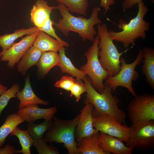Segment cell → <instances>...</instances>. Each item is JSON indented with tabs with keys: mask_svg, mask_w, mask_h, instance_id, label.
<instances>
[{
	"mask_svg": "<svg viewBox=\"0 0 154 154\" xmlns=\"http://www.w3.org/2000/svg\"><path fill=\"white\" fill-rule=\"evenodd\" d=\"M56 9L59 11L62 18L59 19L57 23L52 21L53 25L64 36H69V32L72 31L78 33L83 41L87 40L93 41L97 33L94 27L96 25L101 24L102 22L98 17L100 10L99 6L93 8L89 19L73 16L62 4L59 3Z\"/></svg>",
	"mask_w": 154,
	"mask_h": 154,
	"instance_id": "6da1fadb",
	"label": "cell"
},
{
	"mask_svg": "<svg viewBox=\"0 0 154 154\" xmlns=\"http://www.w3.org/2000/svg\"><path fill=\"white\" fill-rule=\"evenodd\" d=\"M83 80L87 90L84 104L91 103L97 112L110 116L121 124H125L126 114L119 108V100L117 96L112 94L111 90L105 86L102 93H100L93 87L88 76H87Z\"/></svg>",
	"mask_w": 154,
	"mask_h": 154,
	"instance_id": "7a4b0ae2",
	"label": "cell"
},
{
	"mask_svg": "<svg viewBox=\"0 0 154 154\" xmlns=\"http://www.w3.org/2000/svg\"><path fill=\"white\" fill-rule=\"evenodd\" d=\"M138 5L137 14L128 23L123 20H120L118 27L121 31L117 32L109 31L113 41L121 43L126 48L133 44L139 38L145 40L147 37L146 32L149 30L150 24L144 18L149 9L143 1L138 3Z\"/></svg>",
	"mask_w": 154,
	"mask_h": 154,
	"instance_id": "3957f363",
	"label": "cell"
},
{
	"mask_svg": "<svg viewBox=\"0 0 154 154\" xmlns=\"http://www.w3.org/2000/svg\"><path fill=\"white\" fill-rule=\"evenodd\" d=\"M80 114L71 119L63 120L53 116V124L44 134L43 140L52 143H62L69 154H77V143L75 137Z\"/></svg>",
	"mask_w": 154,
	"mask_h": 154,
	"instance_id": "277c9868",
	"label": "cell"
},
{
	"mask_svg": "<svg viewBox=\"0 0 154 154\" xmlns=\"http://www.w3.org/2000/svg\"><path fill=\"white\" fill-rule=\"evenodd\" d=\"M97 33L100 37L98 54L99 60L103 67L108 72L109 76H113L120 71V57L128 49L119 52L113 42L106 24L98 25Z\"/></svg>",
	"mask_w": 154,
	"mask_h": 154,
	"instance_id": "5b68a950",
	"label": "cell"
},
{
	"mask_svg": "<svg viewBox=\"0 0 154 154\" xmlns=\"http://www.w3.org/2000/svg\"><path fill=\"white\" fill-rule=\"evenodd\" d=\"M143 53V49H139L135 60L130 63H127L123 57L120 58L121 68L120 71L113 76H109L105 80L104 85L114 92L116 91L118 87H124L127 88L133 97L137 95L133 87L132 82L139 78L138 72L135 68L137 66L142 63Z\"/></svg>",
	"mask_w": 154,
	"mask_h": 154,
	"instance_id": "8992f818",
	"label": "cell"
},
{
	"mask_svg": "<svg viewBox=\"0 0 154 154\" xmlns=\"http://www.w3.org/2000/svg\"><path fill=\"white\" fill-rule=\"evenodd\" d=\"M99 40L98 35L96 36L93 41V44L85 53L87 63L82 65L80 70L88 76L91 80L93 87L101 94L105 87L104 81L109 76V74L103 67L99 60L98 54Z\"/></svg>",
	"mask_w": 154,
	"mask_h": 154,
	"instance_id": "52a82bcc",
	"label": "cell"
},
{
	"mask_svg": "<svg viewBox=\"0 0 154 154\" xmlns=\"http://www.w3.org/2000/svg\"><path fill=\"white\" fill-rule=\"evenodd\" d=\"M131 133L125 145L139 151L154 148V120L132 123Z\"/></svg>",
	"mask_w": 154,
	"mask_h": 154,
	"instance_id": "ba28073f",
	"label": "cell"
},
{
	"mask_svg": "<svg viewBox=\"0 0 154 154\" xmlns=\"http://www.w3.org/2000/svg\"><path fill=\"white\" fill-rule=\"evenodd\" d=\"M127 110L132 123L154 120V95H136L128 104Z\"/></svg>",
	"mask_w": 154,
	"mask_h": 154,
	"instance_id": "9c48e42d",
	"label": "cell"
},
{
	"mask_svg": "<svg viewBox=\"0 0 154 154\" xmlns=\"http://www.w3.org/2000/svg\"><path fill=\"white\" fill-rule=\"evenodd\" d=\"M92 115L93 126L98 131L116 137L123 142L127 141L131 128L125 124L123 125L110 116L98 113L94 108Z\"/></svg>",
	"mask_w": 154,
	"mask_h": 154,
	"instance_id": "30bf717a",
	"label": "cell"
},
{
	"mask_svg": "<svg viewBox=\"0 0 154 154\" xmlns=\"http://www.w3.org/2000/svg\"><path fill=\"white\" fill-rule=\"evenodd\" d=\"M39 30L26 35L19 42H14L8 49L0 52V61L7 62V66L12 68L18 63L27 50L33 46Z\"/></svg>",
	"mask_w": 154,
	"mask_h": 154,
	"instance_id": "8fae6325",
	"label": "cell"
},
{
	"mask_svg": "<svg viewBox=\"0 0 154 154\" xmlns=\"http://www.w3.org/2000/svg\"><path fill=\"white\" fill-rule=\"evenodd\" d=\"M85 104L80 110L78 122L76 129L75 137L77 143L82 138L92 137L99 132L94 127L93 125V105L90 103Z\"/></svg>",
	"mask_w": 154,
	"mask_h": 154,
	"instance_id": "7c38bea8",
	"label": "cell"
},
{
	"mask_svg": "<svg viewBox=\"0 0 154 154\" xmlns=\"http://www.w3.org/2000/svg\"><path fill=\"white\" fill-rule=\"evenodd\" d=\"M98 145L108 154H132L133 149L127 147L118 138L102 132L99 134Z\"/></svg>",
	"mask_w": 154,
	"mask_h": 154,
	"instance_id": "4fadbf2b",
	"label": "cell"
},
{
	"mask_svg": "<svg viewBox=\"0 0 154 154\" xmlns=\"http://www.w3.org/2000/svg\"><path fill=\"white\" fill-rule=\"evenodd\" d=\"M56 106L43 109L40 108L38 104H33L22 108L17 112L28 122H35L37 120L44 119H53L54 115L57 112Z\"/></svg>",
	"mask_w": 154,
	"mask_h": 154,
	"instance_id": "5bb4252c",
	"label": "cell"
},
{
	"mask_svg": "<svg viewBox=\"0 0 154 154\" xmlns=\"http://www.w3.org/2000/svg\"><path fill=\"white\" fill-rule=\"evenodd\" d=\"M56 9V7L49 6L46 0H37L30 11L31 22L38 29L43 27L50 18L52 10Z\"/></svg>",
	"mask_w": 154,
	"mask_h": 154,
	"instance_id": "9a60e30c",
	"label": "cell"
},
{
	"mask_svg": "<svg viewBox=\"0 0 154 154\" xmlns=\"http://www.w3.org/2000/svg\"><path fill=\"white\" fill-rule=\"evenodd\" d=\"M16 97L19 101L18 108L20 109L33 104H49V102L44 100L38 98L35 94L31 86L29 75L25 78L23 88L17 93Z\"/></svg>",
	"mask_w": 154,
	"mask_h": 154,
	"instance_id": "2e32d148",
	"label": "cell"
},
{
	"mask_svg": "<svg viewBox=\"0 0 154 154\" xmlns=\"http://www.w3.org/2000/svg\"><path fill=\"white\" fill-rule=\"evenodd\" d=\"M141 71L149 86L154 90V49L145 47L143 49Z\"/></svg>",
	"mask_w": 154,
	"mask_h": 154,
	"instance_id": "e0dca14e",
	"label": "cell"
},
{
	"mask_svg": "<svg viewBox=\"0 0 154 154\" xmlns=\"http://www.w3.org/2000/svg\"><path fill=\"white\" fill-rule=\"evenodd\" d=\"M42 52L32 46L26 51L18 63L17 69L22 75L25 76L28 70L34 65H37Z\"/></svg>",
	"mask_w": 154,
	"mask_h": 154,
	"instance_id": "ac0fdd59",
	"label": "cell"
},
{
	"mask_svg": "<svg viewBox=\"0 0 154 154\" xmlns=\"http://www.w3.org/2000/svg\"><path fill=\"white\" fill-rule=\"evenodd\" d=\"M59 55L56 52H42L37 65L38 77H44L53 67L58 66Z\"/></svg>",
	"mask_w": 154,
	"mask_h": 154,
	"instance_id": "d6986e66",
	"label": "cell"
},
{
	"mask_svg": "<svg viewBox=\"0 0 154 154\" xmlns=\"http://www.w3.org/2000/svg\"><path fill=\"white\" fill-rule=\"evenodd\" d=\"M33 46L42 52L49 51L57 52L63 46L56 40L41 30H39Z\"/></svg>",
	"mask_w": 154,
	"mask_h": 154,
	"instance_id": "ffe728a7",
	"label": "cell"
},
{
	"mask_svg": "<svg viewBox=\"0 0 154 154\" xmlns=\"http://www.w3.org/2000/svg\"><path fill=\"white\" fill-rule=\"evenodd\" d=\"M99 132L90 137L82 138L77 143V154H108L98 145Z\"/></svg>",
	"mask_w": 154,
	"mask_h": 154,
	"instance_id": "44dd1931",
	"label": "cell"
},
{
	"mask_svg": "<svg viewBox=\"0 0 154 154\" xmlns=\"http://www.w3.org/2000/svg\"><path fill=\"white\" fill-rule=\"evenodd\" d=\"M65 48L64 46L58 50V66L62 73H66L76 78L83 80L87 76L80 70L76 67L70 59L65 54Z\"/></svg>",
	"mask_w": 154,
	"mask_h": 154,
	"instance_id": "7402d4cb",
	"label": "cell"
},
{
	"mask_svg": "<svg viewBox=\"0 0 154 154\" xmlns=\"http://www.w3.org/2000/svg\"><path fill=\"white\" fill-rule=\"evenodd\" d=\"M23 118L17 113L8 115L5 122L0 127V147H2L8 136L19 124L25 121Z\"/></svg>",
	"mask_w": 154,
	"mask_h": 154,
	"instance_id": "603a6c76",
	"label": "cell"
},
{
	"mask_svg": "<svg viewBox=\"0 0 154 154\" xmlns=\"http://www.w3.org/2000/svg\"><path fill=\"white\" fill-rule=\"evenodd\" d=\"M39 30L36 27H31L27 29L21 28L15 30L14 32L6 34L0 36V46L2 50H6L10 48L17 39L25 35L33 33Z\"/></svg>",
	"mask_w": 154,
	"mask_h": 154,
	"instance_id": "cb8c5ba5",
	"label": "cell"
},
{
	"mask_svg": "<svg viewBox=\"0 0 154 154\" xmlns=\"http://www.w3.org/2000/svg\"><path fill=\"white\" fill-rule=\"evenodd\" d=\"M53 124V119H45L43 122L39 124L35 123L34 122H28L27 130L33 139H39L43 137L45 133Z\"/></svg>",
	"mask_w": 154,
	"mask_h": 154,
	"instance_id": "d4e9b609",
	"label": "cell"
},
{
	"mask_svg": "<svg viewBox=\"0 0 154 154\" xmlns=\"http://www.w3.org/2000/svg\"><path fill=\"white\" fill-rule=\"evenodd\" d=\"M11 135H15L18 139L22 149L20 153L31 154L30 148L33 146V139L27 130L21 129L17 126L11 133Z\"/></svg>",
	"mask_w": 154,
	"mask_h": 154,
	"instance_id": "484cf974",
	"label": "cell"
},
{
	"mask_svg": "<svg viewBox=\"0 0 154 154\" xmlns=\"http://www.w3.org/2000/svg\"><path fill=\"white\" fill-rule=\"evenodd\" d=\"M59 4H63L70 13L81 14L86 17L88 6V0H55Z\"/></svg>",
	"mask_w": 154,
	"mask_h": 154,
	"instance_id": "4316f807",
	"label": "cell"
},
{
	"mask_svg": "<svg viewBox=\"0 0 154 154\" xmlns=\"http://www.w3.org/2000/svg\"><path fill=\"white\" fill-rule=\"evenodd\" d=\"M33 146L39 154H59L58 149L52 144L48 145L42 138L33 139Z\"/></svg>",
	"mask_w": 154,
	"mask_h": 154,
	"instance_id": "83f0119b",
	"label": "cell"
},
{
	"mask_svg": "<svg viewBox=\"0 0 154 154\" xmlns=\"http://www.w3.org/2000/svg\"><path fill=\"white\" fill-rule=\"evenodd\" d=\"M20 90L18 84H14L9 89L0 96V116L2 111L12 98L16 97V95Z\"/></svg>",
	"mask_w": 154,
	"mask_h": 154,
	"instance_id": "f1b7e54d",
	"label": "cell"
},
{
	"mask_svg": "<svg viewBox=\"0 0 154 154\" xmlns=\"http://www.w3.org/2000/svg\"><path fill=\"white\" fill-rule=\"evenodd\" d=\"M86 86L82 80L76 78L75 83L70 89V96H74L76 101L78 102L80 100L81 95L84 93L86 92Z\"/></svg>",
	"mask_w": 154,
	"mask_h": 154,
	"instance_id": "f546056e",
	"label": "cell"
},
{
	"mask_svg": "<svg viewBox=\"0 0 154 154\" xmlns=\"http://www.w3.org/2000/svg\"><path fill=\"white\" fill-rule=\"evenodd\" d=\"M52 25V21L51 20L50 18L47 20L43 27L38 29L40 30L43 31L49 35L54 38L63 46L66 47L69 46V44L68 43L63 40L57 35Z\"/></svg>",
	"mask_w": 154,
	"mask_h": 154,
	"instance_id": "4dcf8cb0",
	"label": "cell"
},
{
	"mask_svg": "<svg viewBox=\"0 0 154 154\" xmlns=\"http://www.w3.org/2000/svg\"><path fill=\"white\" fill-rule=\"evenodd\" d=\"M68 75L64 76L54 84V86L70 91V89L75 82V79Z\"/></svg>",
	"mask_w": 154,
	"mask_h": 154,
	"instance_id": "1f68e13d",
	"label": "cell"
},
{
	"mask_svg": "<svg viewBox=\"0 0 154 154\" xmlns=\"http://www.w3.org/2000/svg\"><path fill=\"white\" fill-rule=\"evenodd\" d=\"M20 153L19 150H16L13 146L10 144H7L4 147H0V154H13Z\"/></svg>",
	"mask_w": 154,
	"mask_h": 154,
	"instance_id": "d6a6232c",
	"label": "cell"
},
{
	"mask_svg": "<svg viewBox=\"0 0 154 154\" xmlns=\"http://www.w3.org/2000/svg\"><path fill=\"white\" fill-rule=\"evenodd\" d=\"M142 1L143 0H124L122 3V9L125 10L131 9Z\"/></svg>",
	"mask_w": 154,
	"mask_h": 154,
	"instance_id": "836d02e7",
	"label": "cell"
},
{
	"mask_svg": "<svg viewBox=\"0 0 154 154\" xmlns=\"http://www.w3.org/2000/svg\"><path fill=\"white\" fill-rule=\"evenodd\" d=\"M115 3V0H100V5L103 7L106 13L110 9V6Z\"/></svg>",
	"mask_w": 154,
	"mask_h": 154,
	"instance_id": "e575fe53",
	"label": "cell"
},
{
	"mask_svg": "<svg viewBox=\"0 0 154 154\" xmlns=\"http://www.w3.org/2000/svg\"><path fill=\"white\" fill-rule=\"evenodd\" d=\"M7 88L0 83V96L7 90Z\"/></svg>",
	"mask_w": 154,
	"mask_h": 154,
	"instance_id": "d590c367",
	"label": "cell"
}]
</instances>
